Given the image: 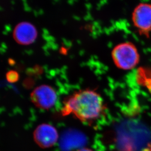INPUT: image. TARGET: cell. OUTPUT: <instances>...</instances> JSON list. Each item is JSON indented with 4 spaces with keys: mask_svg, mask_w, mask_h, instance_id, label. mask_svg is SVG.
Here are the masks:
<instances>
[{
    "mask_svg": "<svg viewBox=\"0 0 151 151\" xmlns=\"http://www.w3.org/2000/svg\"><path fill=\"white\" fill-rule=\"evenodd\" d=\"M143 151H151V145H149Z\"/></svg>",
    "mask_w": 151,
    "mask_h": 151,
    "instance_id": "30bf717a",
    "label": "cell"
},
{
    "mask_svg": "<svg viewBox=\"0 0 151 151\" xmlns=\"http://www.w3.org/2000/svg\"><path fill=\"white\" fill-rule=\"evenodd\" d=\"M106 105L99 93L86 89L76 91L65 99L61 114L71 115L85 124L91 125L105 114Z\"/></svg>",
    "mask_w": 151,
    "mask_h": 151,
    "instance_id": "6da1fadb",
    "label": "cell"
},
{
    "mask_svg": "<svg viewBox=\"0 0 151 151\" xmlns=\"http://www.w3.org/2000/svg\"><path fill=\"white\" fill-rule=\"evenodd\" d=\"M30 99L35 107L48 110L56 104L57 96L55 90L50 86L43 85L36 87L30 94Z\"/></svg>",
    "mask_w": 151,
    "mask_h": 151,
    "instance_id": "277c9868",
    "label": "cell"
},
{
    "mask_svg": "<svg viewBox=\"0 0 151 151\" xmlns=\"http://www.w3.org/2000/svg\"><path fill=\"white\" fill-rule=\"evenodd\" d=\"M13 38L17 43L27 45L33 43L37 36V32L33 24L24 22L17 24L13 30Z\"/></svg>",
    "mask_w": 151,
    "mask_h": 151,
    "instance_id": "8992f818",
    "label": "cell"
},
{
    "mask_svg": "<svg viewBox=\"0 0 151 151\" xmlns=\"http://www.w3.org/2000/svg\"><path fill=\"white\" fill-rule=\"evenodd\" d=\"M34 141L43 148L52 147L56 143L59 138L58 133L55 128L48 124L39 125L33 133Z\"/></svg>",
    "mask_w": 151,
    "mask_h": 151,
    "instance_id": "5b68a950",
    "label": "cell"
},
{
    "mask_svg": "<svg viewBox=\"0 0 151 151\" xmlns=\"http://www.w3.org/2000/svg\"><path fill=\"white\" fill-rule=\"evenodd\" d=\"M78 151H93V150H91L90 148H85L80 149Z\"/></svg>",
    "mask_w": 151,
    "mask_h": 151,
    "instance_id": "9c48e42d",
    "label": "cell"
},
{
    "mask_svg": "<svg viewBox=\"0 0 151 151\" xmlns=\"http://www.w3.org/2000/svg\"><path fill=\"white\" fill-rule=\"evenodd\" d=\"M111 56L116 66L123 70L135 68L140 60L137 47L129 42L120 43L116 46L112 51Z\"/></svg>",
    "mask_w": 151,
    "mask_h": 151,
    "instance_id": "7a4b0ae2",
    "label": "cell"
},
{
    "mask_svg": "<svg viewBox=\"0 0 151 151\" xmlns=\"http://www.w3.org/2000/svg\"><path fill=\"white\" fill-rule=\"evenodd\" d=\"M133 25L141 35L149 37L151 32V4L140 3L133 10Z\"/></svg>",
    "mask_w": 151,
    "mask_h": 151,
    "instance_id": "3957f363",
    "label": "cell"
},
{
    "mask_svg": "<svg viewBox=\"0 0 151 151\" xmlns=\"http://www.w3.org/2000/svg\"><path fill=\"white\" fill-rule=\"evenodd\" d=\"M6 78L9 82L15 83L19 79L18 73L15 70H10L8 71L6 74Z\"/></svg>",
    "mask_w": 151,
    "mask_h": 151,
    "instance_id": "ba28073f",
    "label": "cell"
},
{
    "mask_svg": "<svg viewBox=\"0 0 151 151\" xmlns=\"http://www.w3.org/2000/svg\"><path fill=\"white\" fill-rule=\"evenodd\" d=\"M135 78L138 85L151 93V68L141 67L137 68Z\"/></svg>",
    "mask_w": 151,
    "mask_h": 151,
    "instance_id": "52a82bcc",
    "label": "cell"
}]
</instances>
